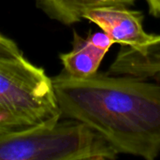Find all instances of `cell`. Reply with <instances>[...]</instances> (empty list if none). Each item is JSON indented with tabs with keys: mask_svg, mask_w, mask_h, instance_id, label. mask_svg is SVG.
Returning a JSON list of instances; mask_svg holds the SVG:
<instances>
[{
	"mask_svg": "<svg viewBox=\"0 0 160 160\" xmlns=\"http://www.w3.org/2000/svg\"><path fill=\"white\" fill-rule=\"evenodd\" d=\"M61 117L87 125L119 154L155 160L160 154V84L98 73L52 78Z\"/></svg>",
	"mask_w": 160,
	"mask_h": 160,
	"instance_id": "cell-1",
	"label": "cell"
},
{
	"mask_svg": "<svg viewBox=\"0 0 160 160\" xmlns=\"http://www.w3.org/2000/svg\"><path fill=\"white\" fill-rule=\"evenodd\" d=\"M107 73L143 80L160 78V35L138 50L122 45Z\"/></svg>",
	"mask_w": 160,
	"mask_h": 160,
	"instance_id": "cell-6",
	"label": "cell"
},
{
	"mask_svg": "<svg viewBox=\"0 0 160 160\" xmlns=\"http://www.w3.org/2000/svg\"><path fill=\"white\" fill-rule=\"evenodd\" d=\"M151 15L160 19V0H145Z\"/></svg>",
	"mask_w": 160,
	"mask_h": 160,
	"instance_id": "cell-8",
	"label": "cell"
},
{
	"mask_svg": "<svg viewBox=\"0 0 160 160\" xmlns=\"http://www.w3.org/2000/svg\"><path fill=\"white\" fill-rule=\"evenodd\" d=\"M136 0H37L38 7L51 19L72 25L83 19L88 10L109 6L129 7Z\"/></svg>",
	"mask_w": 160,
	"mask_h": 160,
	"instance_id": "cell-7",
	"label": "cell"
},
{
	"mask_svg": "<svg viewBox=\"0 0 160 160\" xmlns=\"http://www.w3.org/2000/svg\"><path fill=\"white\" fill-rule=\"evenodd\" d=\"M118 154L99 133L73 119L0 133V160H114Z\"/></svg>",
	"mask_w": 160,
	"mask_h": 160,
	"instance_id": "cell-3",
	"label": "cell"
},
{
	"mask_svg": "<svg viewBox=\"0 0 160 160\" xmlns=\"http://www.w3.org/2000/svg\"><path fill=\"white\" fill-rule=\"evenodd\" d=\"M52 78L18 47L0 49V133L61 119Z\"/></svg>",
	"mask_w": 160,
	"mask_h": 160,
	"instance_id": "cell-2",
	"label": "cell"
},
{
	"mask_svg": "<svg viewBox=\"0 0 160 160\" xmlns=\"http://www.w3.org/2000/svg\"><path fill=\"white\" fill-rule=\"evenodd\" d=\"M112 44H114L112 39L102 30L89 34L86 38L74 31L72 49L60 54L64 71L79 79L96 74Z\"/></svg>",
	"mask_w": 160,
	"mask_h": 160,
	"instance_id": "cell-5",
	"label": "cell"
},
{
	"mask_svg": "<svg viewBox=\"0 0 160 160\" xmlns=\"http://www.w3.org/2000/svg\"><path fill=\"white\" fill-rule=\"evenodd\" d=\"M86 19L105 32L114 43L138 50L152 42L158 35L147 33L143 28V13L128 7L109 6L88 10Z\"/></svg>",
	"mask_w": 160,
	"mask_h": 160,
	"instance_id": "cell-4",
	"label": "cell"
}]
</instances>
